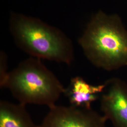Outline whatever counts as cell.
<instances>
[{
  "instance_id": "obj_1",
  "label": "cell",
  "mask_w": 127,
  "mask_h": 127,
  "mask_svg": "<svg viewBox=\"0 0 127 127\" xmlns=\"http://www.w3.org/2000/svg\"><path fill=\"white\" fill-rule=\"evenodd\" d=\"M78 42L87 59L97 68L112 71L127 66V31L117 15L98 12Z\"/></svg>"
},
{
  "instance_id": "obj_2",
  "label": "cell",
  "mask_w": 127,
  "mask_h": 127,
  "mask_svg": "<svg viewBox=\"0 0 127 127\" xmlns=\"http://www.w3.org/2000/svg\"><path fill=\"white\" fill-rule=\"evenodd\" d=\"M9 30L17 46L32 57L68 65L74 60L71 40L40 19L12 12Z\"/></svg>"
},
{
  "instance_id": "obj_3",
  "label": "cell",
  "mask_w": 127,
  "mask_h": 127,
  "mask_svg": "<svg viewBox=\"0 0 127 127\" xmlns=\"http://www.w3.org/2000/svg\"><path fill=\"white\" fill-rule=\"evenodd\" d=\"M3 88L9 90L19 103L56 105L65 89L41 59L30 57L9 72Z\"/></svg>"
},
{
  "instance_id": "obj_4",
  "label": "cell",
  "mask_w": 127,
  "mask_h": 127,
  "mask_svg": "<svg viewBox=\"0 0 127 127\" xmlns=\"http://www.w3.org/2000/svg\"><path fill=\"white\" fill-rule=\"evenodd\" d=\"M106 119L91 108L55 105L39 127H107Z\"/></svg>"
},
{
  "instance_id": "obj_5",
  "label": "cell",
  "mask_w": 127,
  "mask_h": 127,
  "mask_svg": "<svg viewBox=\"0 0 127 127\" xmlns=\"http://www.w3.org/2000/svg\"><path fill=\"white\" fill-rule=\"evenodd\" d=\"M100 96L103 115L114 127H127V83L118 78L104 82Z\"/></svg>"
},
{
  "instance_id": "obj_6",
  "label": "cell",
  "mask_w": 127,
  "mask_h": 127,
  "mask_svg": "<svg viewBox=\"0 0 127 127\" xmlns=\"http://www.w3.org/2000/svg\"><path fill=\"white\" fill-rule=\"evenodd\" d=\"M104 87V83L94 86L90 84L82 77L76 76L71 79L64 94L67 97L71 105L91 108L92 103L98 99Z\"/></svg>"
},
{
  "instance_id": "obj_7",
  "label": "cell",
  "mask_w": 127,
  "mask_h": 127,
  "mask_svg": "<svg viewBox=\"0 0 127 127\" xmlns=\"http://www.w3.org/2000/svg\"><path fill=\"white\" fill-rule=\"evenodd\" d=\"M0 127H39L33 122L26 105L0 102Z\"/></svg>"
},
{
  "instance_id": "obj_8",
  "label": "cell",
  "mask_w": 127,
  "mask_h": 127,
  "mask_svg": "<svg viewBox=\"0 0 127 127\" xmlns=\"http://www.w3.org/2000/svg\"><path fill=\"white\" fill-rule=\"evenodd\" d=\"M7 55L3 51L0 53V87L3 88L9 72L8 71Z\"/></svg>"
}]
</instances>
